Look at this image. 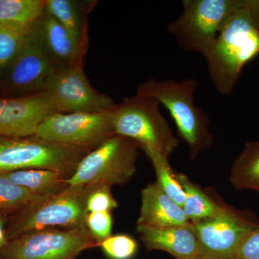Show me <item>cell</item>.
Instances as JSON below:
<instances>
[{
	"instance_id": "obj_1",
	"label": "cell",
	"mask_w": 259,
	"mask_h": 259,
	"mask_svg": "<svg viewBox=\"0 0 259 259\" xmlns=\"http://www.w3.org/2000/svg\"><path fill=\"white\" fill-rule=\"evenodd\" d=\"M259 55V0H238L206 56L209 78L218 93H232L245 65Z\"/></svg>"
},
{
	"instance_id": "obj_2",
	"label": "cell",
	"mask_w": 259,
	"mask_h": 259,
	"mask_svg": "<svg viewBox=\"0 0 259 259\" xmlns=\"http://www.w3.org/2000/svg\"><path fill=\"white\" fill-rule=\"evenodd\" d=\"M197 88L198 81L194 78L182 81L151 78L141 83L136 93L156 99L168 110L179 135L188 146L192 159L212 147L214 143L209 116L194 103Z\"/></svg>"
},
{
	"instance_id": "obj_3",
	"label": "cell",
	"mask_w": 259,
	"mask_h": 259,
	"mask_svg": "<svg viewBox=\"0 0 259 259\" xmlns=\"http://www.w3.org/2000/svg\"><path fill=\"white\" fill-rule=\"evenodd\" d=\"M93 187L69 185L59 193L35 199L8 218V241L42 228L85 226L88 214L87 202Z\"/></svg>"
},
{
	"instance_id": "obj_4",
	"label": "cell",
	"mask_w": 259,
	"mask_h": 259,
	"mask_svg": "<svg viewBox=\"0 0 259 259\" xmlns=\"http://www.w3.org/2000/svg\"><path fill=\"white\" fill-rule=\"evenodd\" d=\"M160 106L153 97L137 93L126 97L112 110L115 134L136 141L141 148H150L169 157L180 146V141Z\"/></svg>"
},
{
	"instance_id": "obj_5",
	"label": "cell",
	"mask_w": 259,
	"mask_h": 259,
	"mask_svg": "<svg viewBox=\"0 0 259 259\" xmlns=\"http://www.w3.org/2000/svg\"><path fill=\"white\" fill-rule=\"evenodd\" d=\"M90 151L33 136L0 138V171L35 168L60 173L69 179Z\"/></svg>"
},
{
	"instance_id": "obj_6",
	"label": "cell",
	"mask_w": 259,
	"mask_h": 259,
	"mask_svg": "<svg viewBox=\"0 0 259 259\" xmlns=\"http://www.w3.org/2000/svg\"><path fill=\"white\" fill-rule=\"evenodd\" d=\"M141 146L136 141L114 135L83 156L74 175L67 179L70 186H123L136 172Z\"/></svg>"
},
{
	"instance_id": "obj_7",
	"label": "cell",
	"mask_w": 259,
	"mask_h": 259,
	"mask_svg": "<svg viewBox=\"0 0 259 259\" xmlns=\"http://www.w3.org/2000/svg\"><path fill=\"white\" fill-rule=\"evenodd\" d=\"M238 4V0H183L182 14L168 25V33L183 50L205 58Z\"/></svg>"
},
{
	"instance_id": "obj_8",
	"label": "cell",
	"mask_w": 259,
	"mask_h": 259,
	"mask_svg": "<svg viewBox=\"0 0 259 259\" xmlns=\"http://www.w3.org/2000/svg\"><path fill=\"white\" fill-rule=\"evenodd\" d=\"M98 243L85 226L48 228L10 240L0 250V259H77Z\"/></svg>"
},
{
	"instance_id": "obj_9",
	"label": "cell",
	"mask_w": 259,
	"mask_h": 259,
	"mask_svg": "<svg viewBox=\"0 0 259 259\" xmlns=\"http://www.w3.org/2000/svg\"><path fill=\"white\" fill-rule=\"evenodd\" d=\"M112 112H55L40 122L35 135L90 152L115 135Z\"/></svg>"
},
{
	"instance_id": "obj_10",
	"label": "cell",
	"mask_w": 259,
	"mask_h": 259,
	"mask_svg": "<svg viewBox=\"0 0 259 259\" xmlns=\"http://www.w3.org/2000/svg\"><path fill=\"white\" fill-rule=\"evenodd\" d=\"M198 241V257L233 259L240 247L259 224L239 211L223 204L215 215L192 224Z\"/></svg>"
},
{
	"instance_id": "obj_11",
	"label": "cell",
	"mask_w": 259,
	"mask_h": 259,
	"mask_svg": "<svg viewBox=\"0 0 259 259\" xmlns=\"http://www.w3.org/2000/svg\"><path fill=\"white\" fill-rule=\"evenodd\" d=\"M44 93L61 113L112 111L117 105L111 97L92 86L83 66L56 69Z\"/></svg>"
},
{
	"instance_id": "obj_12",
	"label": "cell",
	"mask_w": 259,
	"mask_h": 259,
	"mask_svg": "<svg viewBox=\"0 0 259 259\" xmlns=\"http://www.w3.org/2000/svg\"><path fill=\"white\" fill-rule=\"evenodd\" d=\"M56 69L33 28L9 66L1 71L9 93L25 95L44 93Z\"/></svg>"
},
{
	"instance_id": "obj_13",
	"label": "cell",
	"mask_w": 259,
	"mask_h": 259,
	"mask_svg": "<svg viewBox=\"0 0 259 259\" xmlns=\"http://www.w3.org/2000/svg\"><path fill=\"white\" fill-rule=\"evenodd\" d=\"M55 112L44 92L0 98V138L33 136L40 122Z\"/></svg>"
},
{
	"instance_id": "obj_14",
	"label": "cell",
	"mask_w": 259,
	"mask_h": 259,
	"mask_svg": "<svg viewBox=\"0 0 259 259\" xmlns=\"http://www.w3.org/2000/svg\"><path fill=\"white\" fill-rule=\"evenodd\" d=\"M56 69L83 66L87 45L44 12L32 27Z\"/></svg>"
},
{
	"instance_id": "obj_15",
	"label": "cell",
	"mask_w": 259,
	"mask_h": 259,
	"mask_svg": "<svg viewBox=\"0 0 259 259\" xmlns=\"http://www.w3.org/2000/svg\"><path fill=\"white\" fill-rule=\"evenodd\" d=\"M136 231L148 251L162 250L176 259L198 257V241L192 223L163 228L137 226Z\"/></svg>"
},
{
	"instance_id": "obj_16",
	"label": "cell",
	"mask_w": 259,
	"mask_h": 259,
	"mask_svg": "<svg viewBox=\"0 0 259 259\" xmlns=\"http://www.w3.org/2000/svg\"><path fill=\"white\" fill-rule=\"evenodd\" d=\"M190 224L183 208L167 196L156 182L148 184L141 191V212L137 226L163 228Z\"/></svg>"
},
{
	"instance_id": "obj_17",
	"label": "cell",
	"mask_w": 259,
	"mask_h": 259,
	"mask_svg": "<svg viewBox=\"0 0 259 259\" xmlns=\"http://www.w3.org/2000/svg\"><path fill=\"white\" fill-rule=\"evenodd\" d=\"M6 172L13 183L40 197L59 193L69 186L64 175L50 170L25 168Z\"/></svg>"
},
{
	"instance_id": "obj_18",
	"label": "cell",
	"mask_w": 259,
	"mask_h": 259,
	"mask_svg": "<svg viewBox=\"0 0 259 259\" xmlns=\"http://www.w3.org/2000/svg\"><path fill=\"white\" fill-rule=\"evenodd\" d=\"M230 182L236 190L259 192V140L245 143L232 165Z\"/></svg>"
},
{
	"instance_id": "obj_19",
	"label": "cell",
	"mask_w": 259,
	"mask_h": 259,
	"mask_svg": "<svg viewBox=\"0 0 259 259\" xmlns=\"http://www.w3.org/2000/svg\"><path fill=\"white\" fill-rule=\"evenodd\" d=\"M74 0H47L46 12L78 40L88 44L86 10Z\"/></svg>"
},
{
	"instance_id": "obj_20",
	"label": "cell",
	"mask_w": 259,
	"mask_h": 259,
	"mask_svg": "<svg viewBox=\"0 0 259 259\" xmlns=\"http://www.w3.org/2000/svg\"><path fill=\"white\" fill-rule=\"evenodd\" d=\"M176 177L185 192V202L182 208L190 223L194 224L212 217L221 210L223 204L214 202L187 175L176 173Z\"/></svg>"
},
{
	"instance_id": "obj_21",
	"label": "cell",
	"mask_w": 259,
	"mask_h": 259,
	"mask_svg": "<svg viewBox=\"0 0 259 259\" xmlns=\"http://www.w3.org/2000/svg\"><path fill=\"white\" fill-rule=\"evenodd\" d=\"M47 0H0V23L30 30L44 14Z\"/></svg>"
},
{
	"instance_id": "obj_22",
	"label": "cell",
	"mask_w": 259,
	"mask_h": 259,
	"mask_svg": "<svg viewBox=\"0 0 259 259\" xmlns=\"http://www.w3.org/2000/svg\"><path fill=\"white\" fill-rule=\"evenodd\" d=\"M149 161L152 163L156 175V183L167 196L176 202L180 207H183L185 194L177 180L176 173L172 170L168 162V158L150 148L141 147Z\"/></svg>"
},
{
	"instance_id": "obj_23",
	"label": "cell",
	"mask_w": 259,
	"mask_h": 259,
	"mask_svg": "<svg viewBox=\"0 0 259 259\" xmlns=\"http://www.w3.org/2000/svg\"><path fill=\"white\" fill-rule=\"evenodd\" d=\"M39 197L13 183L6 171H0V213L10 217Z\"/></svg>"
},
{
	"instance_id": "obj_24",
	"label": "cell",
	"mask_w": 259,
	"mask_h": 259,
	"mask_svg": "<svg viewBox=\"0 0 259 259\" xmlns=\"http://www.w3.org/2000/svg\"><path fill=\"white\" fill-rule=\"evenodd\" d=\"M30 30L0 23V72L15 59Z\"/></svg>"
},
{
	"instance_id": "obj_25",
	"label": "cell",
	"mask_w": 259,
	"mask_h": 259,
	"mask_svg": "<svg viewBox=\"0 0 259 259\" xmlns=\"http://www.w3.org/2000/svg\"><path fill=\"white\" fill-rule=\"evenodd\" d=\"M98 247L109 259H133L139 251V243L127 234L111 235Z\"/></svg>"
},
{
	"instance_id": "obj_26",
	"label": "cell",
	"mask_w": 259,
	"mask_h": 259,
	"mask_svg": "<svg viewBox=\"0 0 259 259\" xmlns=\"http://www.w3.org/2000/svg\"><path fill=\"white\" fill-rule=\"evenodd\" d=\"M117 207L118 203L112 196L111 187L107 185L94 186L87 202L88 212H111Z\"/></svg>"
},
{
	"instance_id": "obj_27",
	"label": "cell",
	"mask_w": 259,
	"mask_h": 259,
	"mask_svg": "<svg viewBox=\"0 0 259 259\" xmlns=\"http://www.w3.org/2000/svg\"><path fill=\"white\" fill-rule=\"evenodd\" d=\"M113 220L110 212H88L85 226L97 243H101L112 234Z\"/></svg>"
},
{
	"instance_id": "obj_28",
	"label": "cell",
	"mask_w": 259,
	"mask_h": 259,
	"mask_svg": "<svg viewBox=\"0 0 259 259\" xmlns=\"http://www.w3.org/2000/svg\"><path fill=\"white\" fill-rule=\"evenodd\" d=\"M233 259H259V227L247 237Z\"/></svg>"
},
{
	"instance_id": "obj_29",
	"label": "cell",
	"mask_w": 259,
	"mask_h": 259,
	"mask_svg": "<svg viewBox=\"0 0 259 259\" xmlns=\"http://www.w3.org/2000/svg\"><path fill=\"white\" fill-rule=\"evenodd\" d=\"M8 218H9V216L0 213V250L8 241L6 234V227Z\"/></svg>"
},
{
	"instance_id": "obj_30",
	"label": "cell",
	"mask_w": 259,
	"mask_h": 259,
	"mask_svg": "<svg viewBox=\"0 0 259 259\" xmlns=\"http://www.w3.org/2000/svg\"><path fill=\"white\" fill-rule=\"evenodd\" d=\"M193 259H204V258H193Z\"/></svg>"
}]
</instances>
